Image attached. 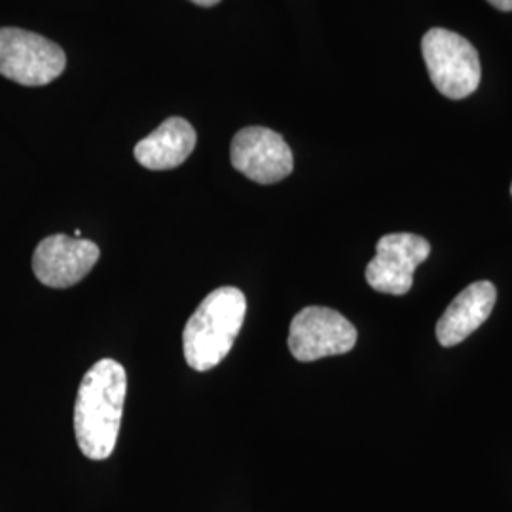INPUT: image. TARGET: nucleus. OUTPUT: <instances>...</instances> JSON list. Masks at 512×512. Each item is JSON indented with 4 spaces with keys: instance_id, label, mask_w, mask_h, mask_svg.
Segmentation results:
<instances>
[{
    "instance_id": "12",
    "label": "nucleus",
    "mask_w": 512,
    "mask_h": 512,
    "mask_svg": "<svg viewBox=\"0 0 512 512\" xmlns=\"http://www.w3.org/2000/svg\"><path fill=\"white\" fill-rule=\"evenodd\" d=\"M190 2H194V4H198V6H203V8H211V6H217L220 0H190Z\"/></svg>"
},
{
    "instance_id": "7",
    "label": "nucleus",
    "mask_w": 512,
    "mask_h": 512,
    "mask_svg": "<svg viewBox=\"0 0 512 512\" xmlns=\"http://www.w3.org/2000/svg\"><path fill=\"white\" fill-rule=\"evenodd\" d=\"M232 165L247 179L258 184H275L293 173V150L274 129H241L230 148Z\"/></svg>"
},
{
    "instance_id": "9",
    "label": "nucleus",
    "mask_w": 512,
    "mask_h": 512,
    "mask_svg": "<svg viewBox=\"0 0 512 512\" xmlns=\"http://www.w3.org/2000/svg\"><path fill=\"white\" fill-rule=\"evenodd\" d=\"M497 291L492 281H476L463 289L437 323L440 346L452 348L471 336L494 311Z\"/></svg>"
},
{
    "instance_id": "11",
    "label": "nucleus",
    "mask_w": 512,
    "mask_h": 512,
    "mask_svg": "<svg viewBox=\"0 0 512 512\" xmlns=\"http://www.w3.org/2000/svg\"><path fill=\"white\" fill-rule=\"evenodd\" d=\"M488 2L501 12H512V0H488Z\"/></svg>"
},
{
    "instance_id": "5",
    "label": "nucleus",
    "mask_w": 512,
    "mask_h": 512,
    "mask_svg": "<svg viewBox=\"0 0 512 512\" xmlns=\"http://www.w3.org/2000/svg\"><path fill=\"white\" fill-rule=\"evenodd\" d=\"M357 329L330 308L308 306L294 315L289 330V349L302 363L332 355H344L355 348Z\"/></svg>"
},
{
    "instance_id": "3",
    "label": "nucleus",
    "mask_w": 512,
    "mask_h": 512,
    "mask_svg": "<svg viewBox=\"0 0 512 512\" xmlns=\"http://www.w3.org/2000/svg\"><path fill=\"white\" fill-rule=\"evenodd\" d=\"M421 52L433 86L448 99H465L480 84V57L475 46L454 31L435 27L421 40Z\"/></svg>"
},
{
    "instance_id": "13",
    "label": "nucleus",
    "mask_w": 512,
    "mask_h": 512,
    "mask_svg": "<svg viewBox=\"0 0 512 512\" xmlns=\"http://www.w3.org/2000/svg\"><path fill=\"white\" fill-rule=\"evenodd\" d=\"M511 194H512V184H511Z\"/></svg>"
},
{
    "instance_id": "8",
    "label": "nucleus",
    "mask_w": 512,
    "mask_h": 512,
    "mask_svg": "<svg viewBox=\"0 0 512 512\" xmlns=\"http://www.w3.org/2000/svg\"><path fill=\"white\" fill-rule=\"evenodd\" d=\"M99 256V247L90 239L54 234L38 243L33 255V272L42 285L67 289L92 272Z\"/></svg>"
},
{
    "instance_id": "4",
    "label": "nucleus",
    "mask_w": 512,
    "mask_h": 512,
    "mask_svg": "<svg viewBox=\"0 0 512 512\" xmlns=\"http://www.w3.org/2000/svg\"><path fill=\"white\" fill-rule=\"evenodd\" d=\"M67 67L65 52L46 37L0 27V74L21 86L37 88L59 78Z\"/></svg>"
},
{
    "instance_id": "2",
    "label": "nucleus",
    "mask_w": 512,
    "mask_h": 512,
    "mask_svg": "<svg viewBox=\"0 0 512 512\" xmlns=\"http://www.w3.org/2000/svg\"><path fill=\"white\" fill-rule=\"evenodd\" d=\"M247 298L236 287L207 294L183 332L184 359L190 368L207 372L230 353L243 327Z\"/></svg>"
},
{
    "instance_id": "6",
    "label": "nucleus",
    "mask_w": 512,
    "mask_h": 512,
    "mask_svg": "<svg viewBox=\"0 0 512 512\" xmlns=\"http://www.w3.org/2000/svg\"><path fill=\"white\" fill-rule=\"evenodd\" d=\"M431 255V243L416 234H387L366 266V281L378 293L403 296L412 289L414 272Z\"/></svg>"
},
{
    "instance_id": "1",
    "label": "nucleus",
    "mask_w": 512,
    "mask_h": 512,
    "mask_svg": "<svg viewBox=\"0 0 512 512\" xmlns=\"http://www.w3.org/2000/svg\"><path fill=\"white\" fill-rule=\"evenodd\" d=\"M128 391L124 366L101 359L88 370L74 404V435L86 458L103 461L116 448Z\"/></svg>"
},
{
    "instance_id": "10",
    "label": "nucleus",
    "mask_w": 512,
    "mask_h": 512,
    "mask_svg": "<svg viewBox=\"0 0 512 512\" xmlns=\"http://www.w3.org/2000/svg\"><path fill=\"white\" fill-rule=\"evenodd\" d=\"M196 129L184 118L173 116L154 129L133 150L135 160L150 171H167L183 165L196 148Z\"/></svg>"
}]
</instances>
